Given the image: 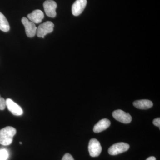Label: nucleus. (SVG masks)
I'll return each mask as SVG.
<instances>
[{
  "instance_id": "12",
  "label": "nucleus",
  "mask_w": 160,
  "mask_h": 160,
  "mask_svg": "<svg viewBox=\"0 0 160 160\" xmlns=\"http://www.w3.org/2000/svg\"><path fill=\"white\" fill-rule=\"evenodd\" d=\"M133 105L137 109H147L152 107L153 103L150 100L142 99L135 101Z\"/></svg>"
},
{
  "instance_id": "1",
  "label": "nucleus",
  "mask_w": 160,
  "mask_h": 160,
  "mask_svg": "<svg viewBox=\"0 0 160 160\" xmlns=\"http://www.w3.org/2000/svg\"><path fill=\"white\" fill-rule=\"evenodd\" d=\"M16 132V129L11 126H7L0 130V144L5 146L10 145Z\"/></svg>"
},
{
  "instance_id": "2",
  "label": "nucleus",
  "mask_w": 160,
  "mask_h": 160,
  "mask_svg": "<svg viewBox=\"0 0 160 160\" xmlns=\"http://www.w3.org/2000/svg\"><path fill=\"white\" fill-rule=\"evenodd\" d=\"M54 26L53 23L50 21H47L41 24L37 28V35L39 38H45L46 35L51 33L53 31Z\"/></svg>"
},
{
  "instance_id": "5",
  "label": "nucleus",
  "mask_w": 160,
  "mask_h": 160,
  "mask_svg": "<svg viewBox=\"0 0 160 160\" xmlns=\"http://www.w3.org/2000/svg\"><path fill=\"white\" fill-rule=\"evenodd\" d=\"M129 148V145L127 143L119 142L113 144L109 147L108 152L112 155H116L125 152Z\"/></svg>"
},
{
  "instance_id": "4",
  "label": "nucleus",
  "mask_w": 160,
  "mask_h": 160,
  "mask_svg": "<svg viewBox=\"0 0 160 160\" xmlns=\"http://www.w3.org/2000/svg\"><path fill=\"white\" fill-rule=\"evenodd\" d=\"M22 22L24 25L25 31L27 36L29 38H32L36 34L37 28L35 24L29 21L27 18L23 17L22 19Z\"/></svg>"
},
{
  "instance_id": "11",
  "label": "nucleus",
  "mask_w": 160,
  "mask_h": 160,
  "mask_svg": "<svg viewBox=\"0 0 160 160\" xmlns=\"http://www.w3.org/2000/svg\"><path fill=\"white\" fill-rule=\"evenodd\" d=\"M110 121L108 119L104 118L100 120L93 127V131L96 133L101 132L109 128L110 126Z\"/></svg>"
},
{
  "instance_id": "16",
  "label": "nucleus",
  "mask_w": 160,
  "mask_h": 160,
  "mask_svg": "<svg viewBox=\"0 0 160 160\" xmlns=\"http://www.w3.org/2000/svg\"><path fill=\"white\" fill-rule=\"evenodd\" d=\"M62 160H74L72 157V156L69 153H66L65 155L63 156Z\"/></svg>"
},
{
  "instance_id": "9",
  "label": "nucleus",
  "mask_w": 160,
  "mask_h": 160,
  "mask_svg": "<svg viewBox=\"0 0 160 160\" xmlns=\"http://www.w3.org/2000/svg\"><path fill=\"white\" fill-rule=\"evenodd\" d=\"M6 102V106L12 114L16 116H20L23 114V112L22 108L11 99H7Z\"/></svg>"
},
{
  "instance_id": "19",
  "label": "nucleus",
  "mask_w": 160,
  "mask_h": 160,
  "mask_svg": "<svg viewBox=\"0 0 160 160\" xmlns=\"http://www.w3.org/2000/svg\"><path fill=\"white\" fill-rule=\"evenodd\" d=\"M20 144H22V142H20Z\"/></svg>"
},
{
  "instance_id": "14",
  "label": "nucleus",
  "mask_w": 160,
  "mask_h": 160,
  "mask_svg": "<svg viewBox=\"0 0 160 160\" xmlns=\"http://www.w3.org/2000/svg\"><path fill=\"white\" fill-rule=\"evenodd\" d=\"M9 157L8 151L5 149H0V160H6Z\"/></svg>"
},
{
  "instance_id": "13",
  "label": "nucleus",
  "mask_w": 160,
  "mask_h": 160,
  "mask_svg": "<svg viewBox=\"0 0 160 160\" xmlns=\"http://www.w3.org/2000/svg\"><path fill=\"white\" fill-rule=\"evenodd\" d=\"M0 29L5 32L9 31L10 29L8 21L1 12H0Z\"/></svg>"
},
{
  "instance_id": "10",
  "label": "nucleus",
  "mask_w": 160,
  "mask_h": 160,
  "mask_svg": "<svg viewBox=\"0 0 160 160\" xmlns=\"http://www.w3.org/2000/svg\"><path fill=\"white\" fill-rule=\"evenodd\" d=\"M28 19L35 24H39L42 22L44 18V14L42 11L37 9L32 11L31 13L27 15Z\"/></svg>"
},
{
  "instance_id": "17",
  "label": "nucleus",
  "mask_w": 160,
  "mask_h": 160,
  "mask_svg": "<svg viewBox=\"0 0 160 160\" xmlns=\"http://www.w3.org/2000/svg\"><path fill=\"white\" fill-rule=\"evenodd\" d=\"M153 125L154 126H158V127L160 128V118H157L154 119L152 122Z\"/></svg>"
},
{
  "instance_id": "18",
  "label": "nucleus",
  "mask_w": 160,
  "mask_h": 160,
  "mask_svg": "<svg viewBox=\"0 0 160 160\" xmlns=\"http://www.w3.org/2000/svg\"><path fill=\"white\" fill-rule=\"evenodd\" d=\"M146 160H156V158L154 157H150L148 158Z\"/></svg>"
},
{
  "instance_id": "6",
  "label": "nucleus",
  "mask_w": 160,
  "mask_h": 160,
  "mask_svg": "<svg viewBox=\"0 0 160 160\" xmlns=\"http://www.w3.org/2000/svg\"><path fill=\"white\" fill-rule=\"evenodd\" d=\"M112 114V116L116 120L124 124H128L132 120V118L129 113L125 112L121 109L115 110Z\"/></svg>"
},
{
  "instance_id": "8",
  "label": "nucleus",
  "mask_w": 160,
  "mask_h": 160,
  "mask_svg": "<svg viewBox=\"0 0 160 160\" xmlns=\"http://www.w3.org/2000/svg\"><path fill=\"white\" fill-rule=\"evenodd\" d=\"M87 5V0H76L72 7V14L75 16L80 15Z\"/></svg>"
},
{
  "instance_id": "3",
  "label": "nucleus",
  "mask_w": 160,
  "mask_h": 160,
  "mask_svg": "<svg viewBox=\"0 0 160 160\" xmlns=\"http://www.w3.org/2000/svg\"><path fill=\"white\" fill-rule=\"evenodd\" d=\"M88 149L89 155L92 157L99 156L102 151V147L100 142L95 138H92L89 141Z\"/></svg>"
},
{
  "instance_id": "7",
  "label": "nucleus",
  "mask_w": 160,
  "mask_h": 160,
  "mask_svg": "<svg viewBox=\"0 0 160 160\" xmlns=\"http://www.w3.org/2000/svg\"><path fill=\"white\" fill-rule=\"evenodd\" d=\"M44 10L46 15L50 18H55L56 16V12L57 4L53 0H47L43 4Z\"/></svg>"
},
{
  "instance_id": "15",
  "label": "nucleus",
  "mask_w": 160,
  "mask_h": 160,
  "mask_svg": "<svg viewBox=\"0 0 160 160\" xmlns=\"http://www.w3.org/2000/svg\"><path fill=\"white\" fill-rule=\"evenodd\" d=\"M6 107V100L0 96V110H4Z\"/></svg>"
}]
</instances>
